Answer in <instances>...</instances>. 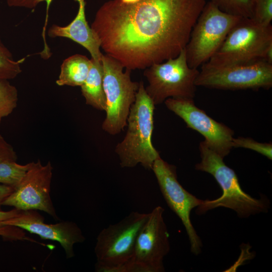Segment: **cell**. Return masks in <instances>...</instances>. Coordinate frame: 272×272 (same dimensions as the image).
Segmentation results:
<instances>
[{
  "mask_svg": "<svg viewBox=\"0 0 272 272\" xmlns=\"http://www.w3.org/2000/svg\"><path fill=\"white\" fill-rule=\"evenodd\" d=\"M206 0H120L104 3L91 27L106 54L124 68L144 70L185 48Z\"/></svg>",
  "mask_w": 272,
  "mask_h": 272,
  "instance_id": "cell-1",
  "label": "cell"
},
{
  "mask_svg": "<svg viewBox=\"0 0 272 272\" xmlns=\"http://www.w3.org/2000/svg\"><path fill=\"white\" fill-rule=\"evenodd\" d=\"M199 148L201 161L196 164L195 169L211 174L223 193L218 198L203 200L196 211L197 215L204 214L219 207L234 211L240 218L267 212L269 202L266 197L257 199L245 192L235 171L227 166L224 162V158L209 148L204 141L200 143Z\"/></svg>",
  "mask_w": 272,
  "mask_h": 272,
  "instance_id": "cell-2",
  "label": "cell"
},
{
  "mask_svg": "<svg viewBox=\"0 0 272 272\" xmlns=\"http://www.w3.org/2000/svg\"><path fill=\"white\" fill-rule=\"evenodd\" d=\"M155 104L146 92L143 82L127 119V130L123 140L116 147L122 167L131 168L140 164L152 170L155 161L160 157L152 142Z\"/></svg>",
  "mask_w": 272,
  "mask_h": 272,
  "instance_id": "cell-3",
  "label": "cell"
},
{
  "mask_svg": "<svg viewBox=\"0 0 272 272\" xmlns=\"http://www.w3.org/2000/svg\"><path fill=\"white\" fill-rule=\"evenodd\" d=\"M259 60L272 64V26L242 18L205 63L220 66Z\"/></svg>",
  "mask_w": 272,
  "mask_h": 272,
  "instance_id": "cell-4",
  "label": "cell"
},
{
  "mask_svg": "<svg viewBox=\"0 0 272 272\" xmlns=\"http://www.w3.org/2000/svg\"><path fill=\"white\" fill-rule=\"evenodd\" d=\"M148 216L132 212L100 232L94 248L96 271L120 272L132 258L137 236Z\"/></svg>",
  "mask_w": 272,
  "mask_h": 272,
  "instance_id": "cell-5",
  "label": "cell"
},
{
  "mask_svg": "<svg viewBox=\"0 0 272 272\" xmlns=\"http://www.w3.org/2000/svg\"><path fill=\"white\" fill-rule=\"evenodd\" d=\"M242 18L222 11L211 1L206 3L185 47L189 66L197 69L207 62Z\"/></svg>",
  "mask_w": 272,
  "mask_h": 272,
  "instance_id": "cell-6",
  "label": "cell"
},
{
  "mask_svg": "<svg viewBox=\"0 0 272 272\" xmlns=\"http://www.w3.org/2000/svg\"><path fill=\"white\" fill-rule=\"evenodd\" d=\"M103 84L106 97V117L102 129L112 135L117 134L127 125L130 107L134 103L139 83L130 78V70L126 69L116 59L102 55Z\"/></svg>",
  "mask_w": 272,
  "mask_h": 272,
  "instance_id": "cell-7",
  "label": "cell"
},
{
  "mask_svg": "<svg viewBox=\"0 0 272 272\" xmlns=\"http://www.w3.org/2000/svg\"><path fill=\"white\" fill-rule=\"evenodd\" d=\"M198 74L197 69L189 66L185 48L176 57L145 69L144 75L149 83L145 89L155 105L169 98L193 99Z\"/></svg>",
  "mask_w": 272,
  "mask_h": 272,
  "instance_id": "cell-8",
  "label": "cell"
},
{
  "mask_svg": "<svg viewBox=\"0 0 272 272\" xmlns=\"http://www.w3.org/2000/svg\"><path fill=\"white\" fill-rule=\"evenodd\" d=\"M164 209L157 206L148 218L136 239L130 261L120 272H163V259L170 249L169 234L163 218Z\"/></svg>",
  "mask_w": 272,
  "mask_h": 272,
  "instance_id": "cell-9",
  "label": "cell"
},
{
  "mask_svg": "<svg viewBox=\"0 0 272 272\" xmlns=\"http://www.w3.org/2000/svg\"><path fill=\"white\" fill-rule=\"evenodd\" d=\"M195 85L221 90L269 89L272 87V64L263 60L220 66L205 63Z\"/></svg>",
  "mask_w": 272,
  "mask_h": 272,
  "instance_id": "cell-10",
  "label": "cell"
},
{
  "mask_svg": "<svg viewBox=\"0 0 272 272\" xmlns=\"http://www.w3.org/2000/svg\"><path fill=\"white\" fill-rule=\"evenodd\" d=\"M53 167L50 161L42 164L38 159L30 166L19 185L2 206L19 210H39L58 220L50 196Z\"/></svg>",
  "mask_w": 272,
  "mask_h": 272,
  "instance_id": "cell-11",
  "label": "cell"
},
{
  "mask_svg": "<svg viewBox=\"0 0 272 272\" xmlns=\"http://www.w3.org/2000/svg\"><path fill=\"white\" fill-rule=\"evenodd\" d=\"M152 170L168 206L179 217L185 227L191 251L198 255L202 244L191 223L190 213L193 209L202 203L203 200L197 198L182 187L177 180L176 167L161 157L155 161Z\"/></svg>",
  "mask_w": 272,
  "mask_h": 272,
  "instance_id": "cell-12",
  "label": "cell"
},
{
  "mask_svg": "<svg viewBox=\"0 0 272 272\" xmlns=\"http://www.w3.org/2000/svg\"><path fill=\"white\" fill-rule=\"evenodd\" d=\"M164 102L167 108L182 118L187 127L201 134L212 150L223 158L230 153L233 148L234 131L196 107L193 99L169 98Z\"/></svg>",
  "mask_w": 272,
  "mask_h": 272,
  "instance_id": "cell-13",
  "label": "cell"
},
{
  "mask_svg": "<svg viewBox=\"0 0 272 272\" xmlns=\"http://www.w3.org/2000/svg\"><path fill=\"white\" fill-rule=\"evenodd\" d=\"M0 225L18 227L37 235L42 239L58 242L67 259L75 256L74 244L83 243L86 239L76 223L64 221L53 224H46L44 218L36 210L22 211L18 216L1 222Z\"/></svg>",
  "mask_w": 272,
  "mask_h": 272,
  "instance_id": "cell-14",
  "label": "cell"
},
{
  "mask_svg": "<svg viewBox=\"0 0 272 272\" xmlns=\"http://www.w3.org/2000/svg\"><path fill=\"white\" fill-rule=\"evenodd\" d=\"M75 1L79 4V9L73 20L64 26L53 24L48 30V36L70 39L86 49L94 60L101 61L103 53L100 42L86 20L85 0Z\"/></svg>",
  "mask_w": 272,
  "mask_h": 272,
  "instance_id": "cell-15",
  "label": "cell"
},
{
  "mask_svg": "<svg viewBox=\"0 0 272 272\" xmlns=\"http://www.w3.org/2000/svg\"><path fill=\"white\" fill-rule=\"evenodd\" d=\"M92 64L84 83L81 85L82 95L86 103L99 110H105L106 101L103 88V68L101 61L92 58Z\"/></svg>",
  "mask_w": 272,
  "mask_h": 272,
  "instance_id": "cell-16",
  "label": "cell"
},
{
  "mask_svg": "<svg viewBox=\"0 0 272 272\" xmlns=\"http://www.w3.org/2000/svg\"><path fill=\"white\" fill-rule=\"evenodd\" d=\"M91 64V59L80 54L66 58L61 65L56 84L59 86L81 87L87 77Z\"/></svg>",
  "mask_w": 272,
  "mask_h": 272,
  "instance_id": "cell-17",
  "label": "cell"
},
{
  "mask_svg": "<svg viewBox=\"0 0 272 272\" xmlns=\"http://www.w3.org/2000/svg\"><path fill=\"white\" fill-rule=\"evenodd\" d=\"M18 92L8 80L0 79V123L17 106Z\"/></svg>",
  "mask_w": 272,
  "mask_h": 272,
  "instance_id": "cell-18",
  "label": "cell"
},
{
  "mask_svg": "<svg viewBox=\"0 0 272 272\" xmlns=\"http://www.w3.org/2000/svg\"><path fill=\"white\" fill-rule=\"evenodd\" d=\"M25 59L15 60L0 36V79L10 80L17 77L22 72L21 65Z\"/></svg>",
  "mask_w": 272,
  "mask_h": 272,
  "instance_id": "cell-19",
  "label": "cell"
},
{
  "mask_svg": "<svg viewBox=\"0 0 272 272\" xmlns=\"http://www.w3.org/2000/svg\"><path fill=\"white\" fill-rule=\"evenodd\" d=\"M30 166L17 163L16 161L0 162V183L15 188L20 183Z\"/></svg>",
  "mask_w": 272,
  "mask_h": 272,
  "instance_id": "cell-20",
  "label": "cell"
},
{
  "mask_svg": "<svg viewBox=\"0 0 272 272\" xmlns=\"http://www.w3.org/2000/svg\"><path fill=\"white\" fill-rule=\"evenodd\" d=\"M222 11L243 18H252L250 0H210Z\"/></svg>",
  "mask_w": 272,
  "mask_h": 272,
  "instance_id": "cell-21",
  "label": "cell"
},
{
  "mask_svg": "<svg viewBox=\"0 0 272 272\" xmlns=\"http://www.w3.org/2000/svg\"><path fill=\"white\" fill-rule=\"evenodd\" d=\"M252 19L259 23L269 25L272 20V0H250Z\"/></svg>",
  "mask_w": 272,
  "mask_h": 272,
  "instance_id": "cell-22",
  "label": "cell"
},
{
  "mask_svg": "<svg viewBox=\"0 0 272 272\" xmlns=\"http://www.w3.org/2000/svg\"><path fill=\"white\" fill-rule=\"evenodd\" d=\"M232 147H241L254 150L266 157L272 159V145L270 143H261L249 138L238 137L233 138Z\"/></svg>",
  "mask_w": 272,
  "mask_h": 272,
  "instance_id": "cell-23",
  "label": "cell"
},
{
  "mask_svg": "<svg viewBox=\"0 0 272 272\" xmlns=\"http://www.w3.org/2000/svg\"><path fill=\"white\" fill-rule=\"evenodd\" d=\"M17 159L13 147L0 134V162L16 161Z\"/></svg>",
  "mask_w": 272,
  "mask_h": 272,
  "instance_id": "cell-24",
  "label": "cell"
},
{
  "mask_svg": "<svg viewBox=\"0 0 272 272\" xmlns=\"http://www.w3.org/2000/svg\"><path fill=\"white\" fill-rule=\"evenodd\" d=\"M0 236L9 240L27 239L22 229L15 226L0 225Z\"/></svg>",
  "mask_w": 272,
  "mask_h": 272,
  "instance_id": "cell-25",
  "label": "cell"
},
{
  "mask_svg": "<svg viewBox=\"0 0 272 272\" xmlns=\"http://www.w3.org/2000/svg\"><path fill=\"white\" fill-rule=\"evenodd\" d=\"M47 0H6L8 5L10 7L23 8L34 9L38 5Z\"/></svg>",
  "mask_w": 272,
  "mask_h": 272,
  "instance_id": "cell-26",
  "label": "cell"
},
{
  "mask_svg": "<svg viewBox=\"0 0 272 272\" xmlns=\"http://www.w3.org/2000/svg\"><path fill=\"white\" fill-rule=\"evenodd\" d=\"M21 212V210L15 208L8 211H4L0 210V222L17 217L20 215Z\"/></svg>",
  "mask_w": 272,
  "mask_h": 272,
  "instance_id": "cell-27",
  "label": "cell"
},
{
  "mask_svg": "<svg viewBox=\"0 0 272 272\" xmlns=\"http://www.w3.org/2000/svg\"><path fill=\"white\" fill-rule=\"evenodd\" d=\"M14 188L0 183V210L3 201L14 190Z\"/></svg>",
  "mask_w": 272,
  "mask_h": 272,
  "instance_id": "cell-28",
  "label": "cell"
},
{
  "mask_svg": "<svg viewBox=\"0 0 272 272\" xmlns=\"http://www.w3.org/2000/svg\"><path fill=\"white\" fill-rule=\"evenodd\" d=\"M122 2L126 4H133L138 3L140 0H120Z\"/></svg>",
  "mask_w": 272,
  "mask_h": 272,
  "instance_id": "cell-29",
  "label": "cell"
}]
</instances>
